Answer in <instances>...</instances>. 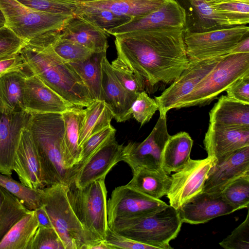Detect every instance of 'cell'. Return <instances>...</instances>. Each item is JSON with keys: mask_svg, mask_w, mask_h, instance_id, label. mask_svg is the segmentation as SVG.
Wrapping results in <instances>:
<instances>
[{"mask_svg": "<svg viewBox=\"0 0 249 249\" xmlns=\"http://www.w3.org/2000/svg\"><path fill=\"white\" fill-rule=\"evenodd\" d=\"M30 210L18 198L0 186V242Z\"/></svg>", "mask_w": 249, "mask_h": 249, "instance_id": "35", "label": "cell"}, {"mask_svg": "<svg viewBox=\"0 0 249 249\" xmlns=\"http://www.w3.org/2000/svg\"><path fill=\"white\" fill-rule=\"evenodd\" d=\"M104 240L113 249H157L153 246L140 243L117 233L110 228Z\"/></svg>", "mask_w": 249, "mask_h": 249, "instance_id": "47", "label": "cell"}, {"mask_svg": "<svg viewBox=\"0 0 249 249\" xmlns=\"http://www.w3.org/2000/svg\"><path fill=\"white\" fill-rule=\"evenodd\" d=\"M249 174V146L241 148L219 162L209 170L202 192L214 196L237 178Z\"/></svg>", "mask_w": 249, "mask_h": 249, "instance_id": "15", "label": "cell"}, {"mask_svg": "<svg viewBox=\"0 0 249 249\" xmlns=\"http://www.w3.org/2000/svg\"><path fill=\"white\" fill-rule=\"evenodd\" d=\"M90 249H113V248L107 244L104 240L92 246Z\"/></svg>", "mask_w": 249, "mask_h": 249, "instance_id": "52", "label": "cell"}, {"mask_svg": "<svg viewBox=\"0 0 249 249\" xmlns=\"http://www.w3.org/2000/svg\"><path fill=\"white\" fill-rule=\"evenodd\" d=\"M186 12L176 0H167L150 12L132 18L129 22L109 30L107 33L114 36L136 32L162 28H185Z\"/></svg>", "mask_w": 249, "mask_h": 249, "instance_id": "14", "label": "cell"}, {"mask_svg": "<svg viewBox=\"0 0 249 249\" xmlns=\"http://www.w3.org/2000/svg\"><path fill=\"white\" fill-rule=\"evenodd\" d=\"M30 113L25 110L0 113V173L11 177L22 130Z\"/></svg>", "mask_w": 249, "mask_h": 249, "instance_id": "18", "label": "cell"}, {"mask_svg": "<svg viewBox=\"0 0 249 249\" xmlns=\"http://www.w3.org/2000/svg\"><path fill=\"white\" fill-rule=\"evenodd\" d=\"M101 67L102 100L117 122H124L132 117L131 107L138 94L122 85L113 73L106 54L102 59Z\"/></svg>", "mask_w": 249, "mask_h": 249, "instance_id": "17", "label": "cell"}, {"mask_svg": "<svg viewBox=\"0 0 249 249\" xmlns=\"http://www.w3.org/2000/svg\"><path fill=\"white\" fill-rule=\"evenodd\" d=\"M132 173L133 177L127 186L156 199L167 195L171 184V177L164 171L141 168Z\"/></svg>", "mask_w": 249, "mask_h": 249, "instance_id": "29", "label": "cell"}, {"mask_svg": "<svg viewBox=\"0 0 249 249\" xmlns=\"http://www.w3.org/2000/svg\"><path fill=\"white\" fill-rule=\"evenodd\" d=\"M34 210L36 213L38 227L53 228L49 216L44 207L42 204Z\"/></svg>", "mask_w": 249, "mask_h": 249, "instance_id": "50", "label": "cell"}, {"mask_svg": "<svg viewBox=\"0 0 249 249\" xmlns=\"http://www.w3.org/2000/svg\"><path fill=\"white\" fill-rule=\"evenodd\" d=\"M110 65L116 78L125 89L137 94L144 90L142 82L132 71L124 66L118 60L114 59Z\"/></svg>", "mask_w": 249, "mask_h": 249, "instance_id": "44", "label": "cell"}, {"mask_svg": "<svg viewBox=\"0 0 249 249\" xmlns=\"http://www.w3.org/2000/svg\"><path fill=\"white\" fill-rule=\"evenodd\" d=\"M3 25L26 42L44 36L60 35L75 16L51 13L29 8L17 0H0Z\"/></svg>", "mask_w": 249, "mask_h": 249, "instance_id": "6", "label": "cell"}, {"mask_svg": "<svg viewBox=\"0 0 249 249\" xmlns=\"http://www.w3.org/2000/svg\"><path fill=\"white\" fill-rule=\"evenodd\" d=\"M69 187L54 184L39 190L40 201L65 249H90L103 239L95 235L80 221L70 202Z\"/></svg>", "mask_w": 249, "mask_h": 249, "instance_id": "4", "label": "cell"}, {"mask_svg": "<svg viewBox=\"0 0 249 249\" xmlns=\"http://www.w3.org/2000/svg\"><path fill=\"white\" fill-rule=\"evenodd\" d=\"M168 205L160 199L149 196L126 185L118 186L107 201L108 226L116 220L154 213Z\"/></svg>", "mask_w": 249, "mask_h": 249, "instance_id": "13", "label": "cell"}, {"mask_svg": "<svg viewBox=\"0 0 249 249\" xmlns=\"http://www.w3.org/2000/svg\"><path fill=\"white\" fill-rule=\"evenodd\" d=\"M112 113L103 100H95L85 108V116L80 130V146L91 135L111 125Z\"/></svg>", "mask_w": 249, "mask_h": 249, "instance_id": "33", "label": "cell"}, {"mask_svg": "<svg viewBox=\"0 0 249 249\" xmlns=\"http://www.w3.org/2000/svg\"><path fill=\"white\" fill-rule=\"evenodd\" d=\"M0 186L18 198L29 210H34L41 204L39 189L26 187L11 176L0 173Z\"/></svg>", "mask_w": 249, "mask_h": 249, "instance_id": "36", "label": "cell"}, {"mask_svg": "<svg viewBox=\"0 0 249 249\" xmlns=\"http://www.w3.org/2000/svg\"><path fill=\"white\" fill-rule=\"evenodd\" d=\"M38 222L35 210L24 214L0 242V249H30Z\"/></svg>", "mask_w": 249, "mask_h": 249, "instance_id": "30", "label": "cell"}, {"mask_svg": "<svg viewBox=\"0 0 249 249\" xmlns=\"http://www.w3.org/2000/svg\"><path fill=\"white\" fill-rule=\"evenodd\" d=\"M234 0L249 3V0Z\"/></svg>", "mask_w": 249, "mask_h": 249, "instance_id": "55", "label": "cell"}, {"mask_svg": "<svg viewBox=\"0 0 249 249\" xmlns=\"http://www.w3.org/2000/svg\"><path fill=\"white\" fill-rule=\"evenodd\" d=\"M30 249H65V247L53 228L38 227Z\"/></svg>", "mask_w": 249, "mask_h": 249, "instance_id": "46", "label": "cell"}, {"mask_svg": "<svg viewBox=\"0 0 249 249\" xmlns=\"http://www.w3.org/2000/svg\"><path fill=\"white\" fill-rule=\"evenodd\" d=\"M109 34L89 21L73 17L61 31L60 38L69 39L86 47L93 53L107 52Z\"/></svg>", "mask_w": 249, "mask_h": 249, "instance_id": "23", "label": "cell"}, {"mask_svg": "<svg viewBox=\"0 0 249 249\" xmlns=\"http://www.w3.org/2000/svg\"><path fill=\"white\" fill-rule=\"evenodd\" d=\"M167 0H99L81 3L94 7L105 8L132 18L144 15L157 9Z\"/></svg>", "mask_w": 249, "mask_h": 249, "instance_id": "32", "label": "cell"}, {"mask_svg": "<svg viewBox=\"0 0 249 249\" xmlns=\"http://www.w3.org/2000/svg\"><path fill=\"white\" fill-rule=\"evenodd\" d=\"M75 16L89 21L107 34L109 30L129 22L132 18L107 9L88 6L81 3Z\"/></svg>", "mask_w": 249, "mask_h": 249, "instance_id": "34", "label": "cell"}, {"mask_svg": "<svg viewBox=\"0 0 249 249\" xmlns=\"http://www.w3.org/2000/svg\"><path fill=\"white\" fill-rule=\"evenodd\" d=\"M166 121V116H160L152 131L143 141L130 142L124 146L122 161L127 163L132 172L141 168L164 171L162 168V153L170 136Z\"/></svg>", "mask_w": 249, "mask_h": 249, "instance_id": "10", "label": "cell"}, {"mask_svg": "<svg viewBox=\"0 0 249 249\" xmlns=\"http://www.w3.org/2000/svg\"><path fill=\"white\" fill-rule=\"evenodd\" d=\"M106 53H94L85 61L69 63L80 77L94 100H102L101 61Z\"/></svg>", "mask_w": 249, "mask_h": 249, "instance_id": "31", "label": "cell"}, {"mask_svg": "<svg viewBox=\"0 0 249 249\" xmlns=\"http://www.w3.org/2000/svg\"><path fill=\"white\" fill-rule=\"evenodd\" d=\"M211 4L229 20L232 26L246 25L249 22V3L225 0Z\"/></svg>", "mask_w": 249, "mask_h": 249, "instance_id": "39", "label": "cell"}, {"mask_svg": "<svg viewBox=\"0 0 249 249\" xmlns=\"http://www.w3.org/2000/svg\"><path fill=\"white\" fill-rule=\"evenodd\" d=\"M182 223L178 210L168 205L154 213L116 220L109 227L117 233L157 249H172L169 243L177 237Z\"/></svg>", "mask_w": 249, "mask_h": 249, "instance_id": "5", "label": "cell"}, {"mask_svg": "<svg viewBox=\"0 0 249 249\" xmlns=\"http://www.w3.org/2000/svg\"><path fill=\"white\" fill-rule=\"evenodd\" d=\"M188 12H186V22L190 26L185 30L203 32L232 26L229 20L211 4L204 0H187Z\"/></svg>", "mask_w": 249, "mask_h": 249, "instance_id": "25", "label": "cell"}, {"mask_svg": "<svg viewBox=\"0 0 249 249\" xmlns=\"http://www.w3.org/2000/svg\"><path fill=\"white\" fill-rule=\"evenodd\" d=\"M206 2L210 3V4H214L217 2H219L220 1L225 0H204Z\"/></svg>", "mask_w": 249, "mask_h": 249, "instance_id": "54", "label": "cell"}, {"mask_svg": "<svg viewBox=\"0 0 249 249\" xmlns=\"http://www.w3.org/2000/svg\"><path fill=\"white\" fill-rule=\"evenodd\" d=\"M32 9L68 16H75L80 3L66 0H17Z\"/></svg>", "mask_w": 249, "mask_h": 249, "instance_id": "41", "label": "cell"}, {"mask_svg": "<svg viewBox=\"0 0 249 249\" xmlns=\"http://www.w3.org/2000/svg\"><path fill=\"white\" fill-rule=\"evenodd\" d=\"M158 109L155 100L150 98L144 90L138 94L132 106V116L142 126L150 121Z\"/></svg>", "mask_w": 249, "mask_h": 249, "instance_id": "42", "label": "cell"}, {"mask_svg": "<svg viewBox=\"0 0 249 249\" xmlns=\"http://www.w3.org/2000/svg\"><path fill=\"white\" fill-rule=\"evenodd\" d=\"M20 54L31 73L67 102L86 107L94 101L72 66L59 58L51 45L42 47L26 43Z\"/></svg>", "mask_w": 249, "mask_h": 249, "instance_id": "2", "label": "cell"}, {"mask_svg": "<svg viewBox=\"0 0 249 249\" xmlns=\"http://www.w3.org/2000/svg\"><path fill=\"white\" fill-rule=\"evenodd\" d=\"M249 53V36L241 40L230 52V53Z\"/></svg>", "mask_w": 249, "mask_h": 249, "instance_id": "51", "label": "cell"}, {"mask_svg": "<svg viewBox=\"0 0 249 249\" xmlns=\"http://www.w3.org/2000/svg\"><path fill=\"white\" fill-rule=\"evenodd\" d=\"M62 114L64 125L65 163L74 176L73 168L79 162L80 158L79 136L85 116V109L75 106Z\"/></svg>", "mask_w": 249, "mask_h": 249, "instance_id": "26", "label": "cell"}, {"mask_svg": "<svg viewBox=\"0 0 249 249\" xmlns=\"http://www.w3.org/2000/svg\"><path fill=\"white\" fill-rule=\"evenodd\" d=\"M215 160L208 157L190 159L185 166L171 175V184L166 195L169 205L178 210L183 204L202 192L208 173Z\"/></svg>", "mask_w": 249, "mask_h": 249, "instance_id": "11", "label": "cell"}, {"mask_svg": "<svg viewBox=\"0 0 249 249\" xmlns=\"http://www.w3.org/2000/svg\"><path fill=\"white\" fill-rule=\"evenodd\" d=\"M51 47L56 54L67 63L85 61L94 53L77 42L60 37L52 44Z\"/></svg>", "mask_w": 249, "mask_h": 249, "instance_id": "38", "label": "cell"}, {"mask_svg": "<svg viewBox=\"0 0 249 249\" xmlns=\"http://www.w3.org/2000/svg\"><path fill=\"white\" fill-rule=\"evenodd\" d=\"M30 74L31 73L17 71L0 77V113L9 114L25 110L23 87L25 77Z\"/></svg>", "mask_w": 249, "mask_h": 249, "instance_id": "28", "label": "cell"}, {"mask_svg": "<svg viewBox=\"0 0 249 249\" xmlns=\"http://www.w3.org/2000/svg\"><path fill=\"white\" fill-rule=\"evenodd\" d=\"M193 142L186 132L170 135L162 153V168L166 174L179 171L188 162Z\"/></svg>", "mask_w": 249, "mask_h": 249, "instance_id": "27", "label": "cell"}, {"mask_svg": "<svg viewBox=\"0 0 249 249\" xmlns=\"http://www.w3.org/2000/svg\"><path fill=\"white\" fill-rule=\"evenodd\" d=\"M226 91L228 97L249 104V72L236 80Z\"/></svg>", "mask_w": 249, "mask_h": 249, "instance_id": "48", "label": "cell"}, {"mask_svg": "<svg viewBox=\"0 0 249 249\" xmlns=\"http://www.w3.org/2000/svg\"><path fill=\"white\" fill-rule=\"evenodd\" d=\"M123 148L115 138L107 142L80 166L72 184L81 188L95 180L105 179L113 166L122 161Z\"/></svg>", "mask_w": 249, "mask_h": 249, "instance_id": "16", "label": "cell"}, {"mask_svg": "<svg viewBox=\"0 0 249 249\" xmlns=\"http://www.w3.org/2000/svg\"><path fill=\"white\" fill-rule=\"evenodd\" d=\"M23 96L25 109L29 113H62L75 107L32 73L25 77Z\"/></svg>", "mask_w": 249, "mask_h": 249, "instance_id": "19", "label": "cell"}, {"mask_svg": "<svg viewBox=\"0 0 249 249\" xmlns=\"http://www.w3.org/2000/svg\"><path fill=\"white\" fill-rule=\"evenodd\" d=\"M27 71H29L20 53L0 60V77L11 72L23 71L27 72Z\"/></svg>", "mask_w": 249, "mask_h": 249, "instance_id": "49", "label": "cell"}, {"mask_svg": "<svg viewBox=\"0 0 249 249\" xmlns=\"http://www.w3.org/2000/svg\"><path fill=\"white\" fill-rule=\"evenodd\" d=\"M226 249H249V213L245 220L219 243Z\"/></svg>", "mask_w": 249, "mask_h": 249, "instance_id": "45", "label": "cell"}, {"mask_svg": "<svg viewBox=\"0 0 249 249\" xmlns=\"http://www.w3.org/2000/svg\"><path fill=\"white\" fill-rule=\"evenodd\" d=\"M183 28H162L115 36L116 59L148 89L169 84L187 67Z\"/></svg>", "mask_w": 249, "mask_h": 249, "instance_id": "1", "label": "cell"}, {"mask_svg": "<svg viewBox=\"0 0 249 249\" xmlns=\"http://www.w3.org/2000/svg\"><path fill=\"white\" fill-rule=\"evenodd\" d=\"M248 72L249 53L225 54L176 108L207 105L236 80Z\"/></svg>", "mask_w": 249, "mask_h": 249, "instance_id": "7", "label": "cell"}, {"mask_svg": "<svg viewBox=\"0 0 249 249\" xmlns=\"http://www.w3.org/2000/svg\"><path fill=\"white\" fill-rule=\"evenodd\" d=\"M208 157L219 162L234 152L249 146V128L216 127L210 124L203 140Z\"/></svg>", "mask_w": 249, "mask_h": 249, "instance_id": "21", "label": "cell"}, {"mask_svg": "<svg viewBox=\"0 0 249 249\" xmlns=\"http://www.w3.org/2000/svg\"><path fill=\"white\" fill-rule=\"evenodd\" d=\"M26 128L38 153L46 187L57 183L71 186L74 177L65 163L62 113H30Z\"/></svg>", "mask_w": 249, "mask_h": 249, "instance_id": "3", "label": "cell"}, {"mask_svg": "<svg viewBox=\"0 0 249 249\" xmlns=\"http://www.w3.org/2000/svg\"><path fill=\"white\" fill-rule=\"evenodd\" d=\"M249 34L248 26L242 25L203 32L184 30V41L189 60H202L230 53Z\"/></svg>", "mask_w": 249, "mask_h": 249, "instance_id": "9", "label": "cell"}, {"mask_svg": "<svg viewBox=\"0 0 249 249\" xmlns=\"http://www.w3.org/2000/svg\"><path fill=\"white\" fill-rule=\"evenodd\" d=\"M116 132L115 128L110 125L91 135L80 146V160L73 168L74 177L80 166L95 152L107 142L115 138Z\"/></svg>", "mask_w": 249, "mask_h": 249, "instance_id": "40", "label": "cell"}, {"mask_svg": "<svg viewBox=\"0 0 249 249\" xmlns=\"http://www.w3.org/2000/svg\"><path fill=\"white\" fill-rule=\"evenodd\" d=\"M209 122L216 127L249 128V104L222 95L209 112Z\"/></svg>", "mask_w": 249, "mask_h": 249, "instance_id": "24", "label": "cell"}, {"mask_svg": "<svg viewBox=\"0 0 249 249\" xmlns=\"http://www.w3.org/2000/svg\"><path fill=\"white\" fill-rule=\"evenodd\" d=\"M222 56L202 60H189L187 67L159 96L155 97L160 116H166L170 109L190 94L213 69Z\"/></svg>", "mask_w": 249, "mask_h": 249, "instance_id": "12", "label": "cell"}, {"mask_svg": "<svg viewBox=\"0 0 249 249\" xmlns=\"http://www.w3.org/2000/svg\"><path fill=\"white\" fill-rule=\"evenodd\" d=\"M68 196L81 223L91 232L104 240L109 228L105 179L95 180L81 188L72 184L69 187Z\"/></svg>", "mask_w": 249, "mask_h": 249, "instance_id": "8", "label": "cell"}, {"mask_svg": "<svg viewBox=\"0 0 249 249\" xmlns=\"http://www.w3.org/2000/svg\"><path fill=\"white\" fill-rule=\"evenodd\" d=\"M178 210L183 223L190 224L205 223L235 211L221 196L215 197L204 192L185 203Z\"/></svg>", "mask_w": 249, "mask_h": 249, "instance_id": "22", "label": "cell"}, {"mask_svg": "<svg viewBox=\"0 0 249 249\" xmlns=\"http://www.w3.org/2000/svg\"><path fill=\"white\" fill-rule=\"evenodd\" d=\"M13 171L20 182L34 190L45 188L40 162L36 147L28 129L22 131L14 162Z\"/></svg>", "mask_w": 249, "mask_h": 249, "instance_id": "20", "label": "cell"}, {"mask_svg": "<svg viewBox=\"0 0 249 249\" xmlns=\"http://www.w3.org/2000/svg\"><path fill=\"white\" fill-rule=\"evenodd\" d=\"M69 1L73 2L75 3H84L86 2L96 1L99 0H66Z\"/></svg>", "mask_w": 249, "mask_h": 249, "instance_id": "53", "label": "cell"}, {"mask_svg": "<svg viewBox=\"0 0 249 249\" xmlns=\"http://www.w3.org/2000/svg\"><path fill=\"white\" fill-rule=\"evenodd\" d=\"M222 198L236 211L249 206V174L229 184L221 192Z\"/></svg>", "mask_w": 249, "mask_h": 249, "instance_id": "37", "label": "cell"}, {"mask_svg": "<svg viewBox=\"0 0 249 249\" xmlns=\"http://www.w3.org/2000/svg\"><path fill=\"white\" fill-rule=\"evenodd\" d=\"M26 44L4 25L0 27V60L19 54Z\"/></svg>", "mask_w": 249, "mask_h": 249, "instance_id": "43", "label": "cell"}]
</instances>
